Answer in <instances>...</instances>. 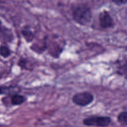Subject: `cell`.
I'll list each match as a JSON object with an SVG mask.
<instances>
[{
    "label": "cell",
    "mask_w": 127,
    "mask_h": 127,
    "mask_svg": "<svg viewBox=\"0 0 127 127\" xmlns=\"http://www.w3.org/2000/svg\"><path fill=\"white\" fill-rule=\"evenodd\" d=\"M73 19L81 26H88L92 21V11L86 4L78 3L71 6Z\"/></svg>",
    "instance_id": "obj_1"
},
{
    "label": "cell",
    "mask_w": 127,
    "mask_h": 127,
    "mask_svg": "<svg viewBox=\"0 0 127 127\" xmlns=\"http://www.w3.org/2000/svg\"><path fill=\"white\" fill-rule=\"evenodd\" d=\"M112 119L109 117L93 115L83 120V125L89 127H105L111 124Z\"/></svg>",
    "instance_id": "obj_2"
},
{
    "label": "cell",
    "mask_w": 127,
    "mask_h": 127,
    "mask_svg": "<svg viewBox=\"0 0 127 127\" xmlns=\"http://www.w3.org/2000/svg\"><path fill=\"white\" fill-rule=\"evenodd\" d=\"M72 101L78 106L86 107L94 101V95L89 92L79 93L73 95Z\"/></svg>",
    "instance_id": "obj_3"
},
{
    "label": "cell",
    "mask_w": 127,
    "mask_h": 127,
    "mask_svg": "<svg viewBox=\"0 0 127 127\" xmlns=\"http://www.w3.org/2000/svg\"><path fill=\"white\" fill-rule=\"evenodd\" d=\"M99 25L102 29L112 28L114 26V21L112 17L107 11H102L99 15Z\"/></svg>",
    "instance_id": "obj_4"
},
{
    "label": "cell",
    "mask_w": 127,
    "mask_h": 127,
    "mask_svg": "<svg viewBox=\"0 0 127 127\" xmlns=\"http://www.w3.org/2000/svg\"><path fill=\"white\" fill-rule=\"evenodd\" d=\"M14 39V35L10 29L0 24V40L4 43L11 42Z\"/></svg>",
    "instance_id": "obj_5"
},
{
    "label": "cell",
    "mask_w": 127,
    "mask_h": 127,
    "mask_svg": "<svg viewBox=\"0 0 127 127\" xmlns=\"http://www.w3.org/2000/svg\"><path fill=\"white\" fill-rule=\"evenodd\" d=\"M20 89L17 87L13 86H0V95L2 94H9L11 93L17 94Z\"/></svg>",
    "instance_id": "obj_6"
},
{
    "label": "cell",
    "mask_w": 127,
    "mask_h": 127,
    "mask_svg": "<svg viewBox=\"0 0 127 127\" xmlns=\"http://www.w3.org/2000/svg\"><path fill=\"white\" fill-rule=\"evenodd\" d=\"M117 73L127 78V57L122 60L117 66Z\"/></svg>",
    "instance_id": "obj_7"
},
{
    "label": "cell",
    "mask_w": 127,
    "mask_h": 127,
    "mask_svg": "<svg viewBox=\"0 0 127 127\" xmlns=\"http://www.w3.org/2000/svg\"><path fill=\"white\" fill-rule=\"evenodd\" d=\"M26 101V97L24 95L18 94H12L11 99V102L12 105H20Z\"/></svg>",
    "instance_id": "obj_8"
},
{
    "label": "cell",
    "mask_w": 127,
    "mask_h": 127,
    "mask_svg": "<svg viewBox=\"0 0 127 127\" xmlns=\"http://www.w3.org/2000/svg\"><path fill=\"white\" fill-rule=\"evenodd\" d=\"M21 32H22V35H23L24 38H25L26 42H31L33 40V37H34V35H33V32H32V31H31V29H29V28H26V27H24V29H22Z\"/></svg>",
    "instance_id": "obj_9"
},
{
    "label": "cell",
    "mask_w": 127,
    "mask_h": 127,
    "mask_svg": "<svg viewBox=\"0 0 127 127\" xmlns=\"http://www.w3.org/2000/svg\"><path fill=\"white\" fill-rule=\"evenodd\" d=\"M117 120L122 125L127 126V111L120 112L117 116Z\"/></svg>",
    "instance_id": "obj_10"
},
{
    "label": "cell",
    "mask_w": 127,
    "mask_h": 127,
    "mask_svg": "<svg viewBox=\"0 0 127 127\" xmlns=\"http://www.w3.org/2000/svg\"><path fill=\"white\" fill-rule=\"evenodd\" d=\"M11 54V51L9 49V47H7L6 45H2L0 46V55L1 57L3 58H7L9 57Z\"/></svg>",
    "instance_id": "obj_11"
},
{
    "label": "cell",
    "mask_w": 127,
    "mask_h": 127,
    "mask_svg": "<svg viewBox=\"0 0 127 127\" xmlns=\"http://www.w3.org/2000/svg\"><path fill=\"white\" fill-rule=\"evenodd\" d=\"M112 2H114V3L116 4L117 5L120 6V5L125 4H127V0H114V1H113Z\"/></svg>",
    "instance_id": "obj_12"
}]
</instances>
